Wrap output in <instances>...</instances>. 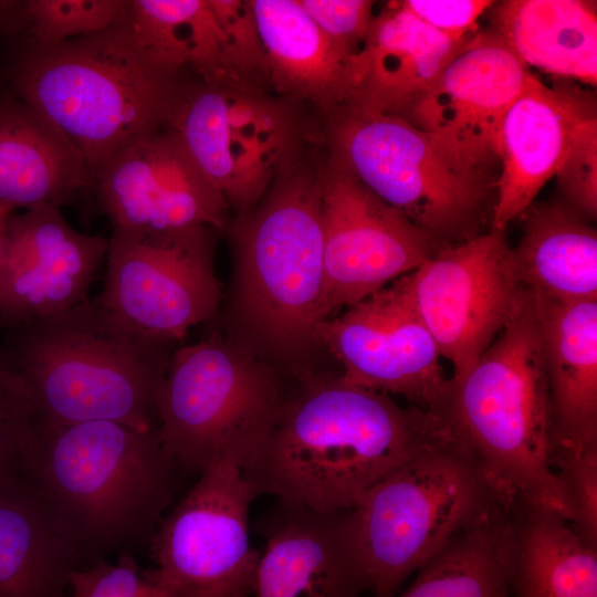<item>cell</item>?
Listing matches in <instances>:
<instances>
[{"mask_svg":"<svg viewBox=\"0 0 597 597\" xmlns=\"http://www.w3.org/2000/svg\"><path fill=\"white\" fill-rule=\"evenodd\" d=\"M455 436L443 412L404 407L337 377L284 400L242 471L255 495L342 513L399 467Z\"/></svg>","mask_w":597,"mask_h":597,"instance_id":"6da1fadb","label":"cell"},{"mask_svg":"<svg viewBox=\"0 0 597 597\" xmlns=\"http://www.w3.org/2000/svg\"><path fill=\"white\" fill-rule=\"evenodd\" d=\"M126 12L102 32L57 45L27 39L11 65L13 95L67 138L92 180L125 147L169 126L186 78L142 44Z\"/></svg>","mask_w":597,"mask_h":597,"instance_id":"7a4b0ae2","label":"cell"},{"mask_svg":"<svg viewBox=\"0 0 597 597\" xmlns=\"http://www.w3.org/2000/svg\"><path fill=\"white\" fill-rule=\"evenodd\" d=\"M0 331V350L38 419L157 430V394L170 358L163 352L165 343L139 334L90 300Z\"/></svg>","mask_w":597,"mask_h":597,"instance_id":"3957f363","label":"cell"},{"mask_svg":"<svg viewBox=\"0 0 597 597\" xmlns=\"http://www.w3.org/2000/svg\"><path fill=\"white\" fill-rule=\"evenodd\" d=\"M176 468L157 430L115 421L51 423L36 417L19 461V473L84 556L148 534L171 501Z\"/></svg>","mask_w":597,"mask_h":597,"instance_id":"277c9868","label":"cell"},{"mask_svg":"<svg viewBox=\"0 0 597 597\" xmlns=\"http://www.w3.org/2000/svg\"><path fill=\"white\" fill-rule=\"evenodd\" d=\"M513 496L459 434L406 462L343 512L364 591L394 597L409 575Z\"/></svg>","mask_w":597,"mask_h":597,"instance_id":"5b68a950","label":"cell"},{"mask_svg":"<svg viewBox=\"0 0 597 597\" xmlns=\"http://www.w3.org/2000/svg\"><path fill=\"white\" fill-rule=\"evenodd\" d=\"M443 412L505 491L566 519L564 494L549 464L551 397L528 289L521 287L503 328L475 364L450 380Z\"/></svg>","mask_w":597,"mask_h":597,"instance_id":"8992f818","label":"cell"},{"mask_svg":"<svg viewBox=\"0 0 597 597\" xmlns=\"http://www.w3.org/2000/svg\"><path fill=\"white\" fill-rule=\"evenodd\" d=\"M329 119V158L434 239L460 243L492 221L494 165L397 115L347 105Z\"/></svg>","mask_w":597,"mask_h":597,"instance_id":"52a82bcc","label":"cell"},{"mask_svg":"<svg viewBox=\"0 0 597 597\" xmlns=\"http://www.w3.org/2000/svg\"><path fill=\"white\" fill-rule=\"evenodd\" d=\"M283 402L269 369L211 337L171 354L157 394V436L177 468L200 472L231 452L244 461L272 429Z\"/></svg>","mask_w":597,"mask_h":597,"instance_id":"ba28073f","label":"cell"},{"mask_svg":"<svg viewBox=\"0 0 597 597\" xmlns=\"http://www.w3.org/2000/svg\"><path fill=\"white\" fill-rule=\"evenodd\" d=\"M324 286L318 174L291 165L242 233L241 300L266 336L292 345L324 321Z\"/></svg>","mask_w":597,"mask_h":597,"instance_id":"9c48e42d","label":"cell"},{"mask_svg":"<svg viewBox=\"0 0 597 597\" xmlns=\"http://www.w3.org/2000/svg\"><path fill=\"white\" fill-rule=\"evenodd\" d=\"M237 453L214 457L151 537L153 583L177 597H250L260 555L248 537L256 496Z\"/></svg>","mask_w":597,"mask_h":597,"instance_id":"30bf717a","label":"cell"},{"mask_svg":"<svg viewBox=\"0 0 597 597\" xmlns=\"http://www.w3.org/2000/svg\"><path fill=\"white\" fill-rule=\"evenodd\" d=\"M168 127L228 206L241 212L293 164L295 119L255 85L186 77Z\"/></svg>","mask_w":597,"mask_h":597,"instance_id":"8fae6325","label":"cell"},{"mask_svg":"<svg viewBox=\"0 0 597 597\" xmlns=\"http://www.w3.org/2000/svg\"><path fill=\"white\" fill-rule=\"evenodd\" d=\"M211 230L196 228L164 235L112 230L105 285L97 303L150 339L182 338L219 306Z\"/></svg>","mask_w":597,"mask_h":597,"instance_id":"7c38bea8","label":"cell"},{"mask_svg":"<svg viewBox=\"0 0 597 597\" xmlns=\"http://www.w3.org/2000/svg\"><path fill=\"white\" fill-rule=\"evenodd\" d=\"M317 174L324 321L413 272L449 245L418 228L332 158Z\"/></svg>","mask_w":597,"mask_h":597,"instance_id":"4fadbf2b","label":"cell"},{"mask_svg":"<svg viewBox=\"0 0 597 597\" xmlns=\"http://www.w3.org/2000/svg\"><path fill=\"white\" fill-rule=\"evenodd\" d=\"M312 339L339 362L345 383L402 397L423 410L443 411L451 377L416 310L409 274L320 323Z\"/></svg>","mask_w":597,"mask_h":597,"instance_id":"5bb4252c","label":"cell"},{"mask_svg":"<svg viewBox=\"0 0 597 597\" xmlns=\"http://www.w3.org/2000/svg\"><path fill=\"white\" fill-rule=\"evenodd\" d=\"M416 310L442 358L463 376L503 328L521 290L504 232L447 245L409 273Z\"/></svg>","mask_w":597,"mask_h":597,"instance_id":"9a60e30c","label":"cell"},{"mask_svg":"<svg viewBox=\"0 0 597 597\" xmlns=\"http://www.w3.org/2000/svg\"><path fill=\"white\" fill-rule=\"evenodd\" d=\"M112 230L146 235L221 228L228 203L169 127L121 150L91 187Z\"/></svg>","mask_w":597,"mask_h":597,"instance_id":"2e32d148","label":"cell"},{"mask_svg":"<svg viewBox=\"0 0 597 597\" xmlns=\"http://www.w3.org/2000/svg\"><path fill=\"white\" fill-rule=\"evenodd\" d=\"M107 249V239L75 230L60 207L13 211L0 259V326L55 315L88 301Z\"/></svg>","mask_w":597,"mask_h":597,"instance_id":"e0dca14e","label":"cell"},{"mask_svg":"<svg viewBox=\"0 0 597 597\" xmlns=\"http://www.w3.org/2000/svg\"><path fill=\"white\" fill-rule=\"evenodd\" d=\"M528 75L490 28L476 32L438 81L398 116L473 160L500 165V126Z\"/></svg>","mask_w":597,"mask_h":597,"instance_id":"ac0fdd59","label":"cell"},{"mask_svg":"<svg viewBox=\"0 0 597 597\" xmlns=\"http://www.w3.org/2000/svg\"><path fill=\"white\" fill-rule=\"evenodd\" d=\"M596 117L595 98L572 84L545 85L530 75L499 133L500 167L492 231L504 232L559 169L575 130Z\"/></svg>","mask_w":597,"mask_h":597,"instance_id":"d6986e66","label":"cell"},{"mask_svg":"<svg viewBox=\"0 0 597 597\" xmlns=\"http://www.w3.org/2000/svg\"><path fill=\"white\" fill-rule=\"evenodd\" d=\"M254 597H360L343 512L321 514L279 501L262 527Z\"/></svg>","mask_w":597,"mask_h":597,"instance_id":"ffe728a7","label":"cell"},{"mask_svg":"<svg viewBox=\"0 0 597 597\" xmlns=\"http://www.w3.org/2000/svg\"><path fill=\"white\" fill-rule=\"evenodd\" d=\"M250 3L272 85L328 115L349 105L360 80L362 52L350 53L328 38L297 0Z\"/></svg>","mask_w":597,"mask_h":597,"instance_id":"44dd1931","label":"cell"},{"mask_svg":"<svg viewBox=\"0 0 597 597\" xmlns=\"http://www.w3.org/2000/svg\"><path fill=\"white\" fill-rule=\"evenodd\" d=\"M472 36L451 39L398 2L389 4L370 24L360 81L349 105L400 115L438 81Z\"/></svg>","mask_w":597,"mask_h":597,"instance_id":"7402d4cb","label":"cell"},{"mask_svg":"<svg viewBox=\"0 0 597 597\" xmlns=\"http://www.w3.org/2000/svg\"><path fill=\"white\" fill-rule=\"evenodd\" d=\"M531 292L548 379L552 441L596 448L597 300L562 302Z\"/></svg>","mask_w":597,"mask_h":597,"instance_id":"603a6c76","label":"cell"},{"mask_svg":"<svg viewBox=\"0 0 597 597\" xmlns=\"http://www.w3.org/2000/svg\"><path fill=\"white\" fill-rule=\"evenodd\" d=\"M77 543L19 472L0 478V597H66Z\"/></svg>","mask_w":597,"mask_h":597,"instance_id":"cb8c5ba5","label":"cell"},{"mask_svg":"<svg viewBox=\"0 0 597 597\" xmlns=\"http://www.w3.org/2000/svg\"><path fill=\"white\" fill-rule=\"evenodd\" d=\"M504 561L513 597H597V547L559 512L523 496L505 511Z\"/></svg>","mask_w":597,"mask_h":597,"instance_id":"d4e9b609","label":"cell"},{"mask_svg":"<svg viewBox=\"0 0 597 597\" xmlns=\"http://www.w3.org/2000/svg\"><path fill=\"white\" fill-rule=\"evenodd\" d=\"M92 187L87 166L67 138L14 95H0V207H61Z\"/></svg>","mask_w":597,"mask_h":597,"instance_id":"484cf974","label":"cell"},{"mask_svg":"<svg viewBox=\"0 0 597 597\" xmlns=\"http://www.w3.org/2000/svg\"><path fill=\"white\" fill-rule=\"evenodd\" d=\"M490 9L491 29L526 66L596 85L595 2L507 0Z\"/></svg>","mask_w":597,"mask_h":597,"instance_id":"4316f807","label":"cell"},{"mask_svg":"<svg viewBox=\"0 0 597 597\" xmlns=\"http://www.w3.org/2000/svg\"><path fill=\"white\" fill-rule=\"evenodd\" d=\"M523 214V237L512 248L521 286L562 302L597 300L596 230L562 203L531 206Z\"/></svg>","mask_w":597,"mask_h":597,"instance_id":"83f0119b","label":"cell"},{"mask_svg":"<svg viewBox=\"0 0 597 597\" xmlns=\"http://www.w3.org/2000/svg\"><path fill=\"white\" fill-rule=\"evenodd\" d=\"M127 19L166 67L205 82H233L227 39L208 0H129Z\"/></svg>","mask_w":597,"mask_h":597,"instance_id":"f1b7e54d","label":"cell"},{"mask_svg":"<svg viewBox=\"0 0 597 597\" xmlns=\"http://www.w3.org/2000/svg\"><path fill=\"white\" fill-rule=\"evenodd\" d=\"M507 504L425 563L399 597H510L504 561Z\"/></svg>","mask_w":597,"mask_h":597,"instance_id":"f546056e","label":"cell"},{"mask_svg":"<svg viewBox=\"0 0 597 597\" xmlns=\"http://www.w3.org/2000/svg\"><path fill=\"white\" fill-rule=\"evenodd\" d=\"M129 0H27L22 15L28 40L53 46L102 32L126 12Z\"/></svg>","mask_w":597,"mask_h":597,"instance_id":"4dcf8cb0","label":"cell"},{"mask_svg":"<svg viewBox=\"0 0 597 597\" xmlns=\"http://www.w3.org/2000/svg\"><path fill=\"white\" fill-rule=\"evenodd\" d=\"M549 464L564 494L568 523L597 547V447L577 449L552 441Z\"/></svg>","mask_w":597,"mask_h":597,"instance_id":"1f68e13d","label":"cell"},{"mask_svg":"<svg viewBox=\"0 0 597 597\" xmlns=\"http://www.w3.org/2000/svg\"><path fill=\"white\" fill-rule=\"evenodd\" d=\"M227 39V59L234 83L268 80L266 54L250 1L208 0Z\"/></svg>","mask_w":597,"mask_h":597,"instance_id":"d6a6232c","label":"cell"},{"mask_svg":"<svg viewBox=\"0 0 597 597\" xmlns=\"http://www.w3.org/2000/svg\"><path fill=\"white\" fill-rule=\"evenodd\" d=\"M566 205L582 218L597 216V117L575 130L566 156L556 172Z\"/></svg>","mask_w":597,"mask_h":597,"instance_id":"836d02e7","label":"cell"},{"mask_svg":"<svg viewBox=\"0 0 597 597\" xmlns=\"http://www.w3.org/2000/svg\"><path fill=\"white\" fill-rule=\"evenodd\" d=\"M66 597H177L150 582L129 556L98 561L73 570Z\"/></svg>","mask_w":597,"mask_h":597,"instance_id":"e575fe53","label":"cell"},{"mask_svg":"<svg viewBox=\"0 0 597 597\" xmlns=\"http://www.w3.org/2000/svg\"><path fill=\"white\" fill-rule=\"evenodd\" d=\"M34 420L22 384L0 350V478L19 471L21 450Z\"/></svg>","mask_w":597,"mask_h":597,"instance_id":"d590c367","label":"cell"},{"mask_svg":"<svg viewBox=\"0 0 597 597\" xmlns=\"http://www.w3.org/2000/svg\"><path fill=\"white\" fill-rule=\"evenodd\" d=\"M315 24L339 46L359 54L374 19V1L297 0Z\"/></svg>","mask_w":597,"mask_h":597,"instance_id":"8d00e7d4","label":"cell"},{"mask_svg":"<svg viewBox=\"0 0 597 597\" xmlns=\"http://www.w3.org/2000/svg\"><path fill=\"white\" fill-rule=\"evenodd\" d=\"M438 32L454 39L470 38L478 19L494 1L488 0H404L398 2Z\"/></svg>","mask_w":597,"mask_h":597,"instance_id":"74e56055","label":"cell"},{"mask_svg":"<svg viewBox=\"0 0 597 597\" xmlns=\"http://www.w3.org/2000/svg\"><path fill=\"white\" fill-rule=\"evenodd\" d=\"M23 1L0 0V40L7 34L24 30Z\"/></svg>","mask_w":597,"mask_h":597,"instance_id":"f35d334b","label":"cell"},{"mask_svg":"<svg viewBox=\"0 0 597 597\" xmlns=\"http://www.w3.org/2000/svg\"><path fill=\"white\" fill-rule=\"evenodd\" d=\"M15 211L12 208L9 207H0V259L2 255V250L4 245V238H6V227L9 216Z\"/></svg>","mask_w":597,"mask_h":597,"instance_id":"ab89813d","label":"cell"}]
</instances>
